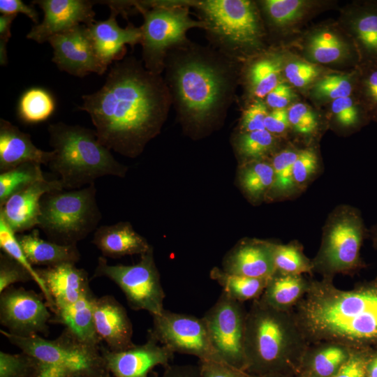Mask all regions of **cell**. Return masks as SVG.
<instances>
[{
  "mask_svg": "<svg viewBox=\"0 0 377 377\" xmlns=\"http://www.w3.org/2000/svg\"><path fill=\"white\" fill-rule=\"evenodd\" d=\"M298 150L286 148L277 151L271 162L274 170V182L266 199L281 200L290 199L300 192L293 178V164Z\"/></svg>",
  "mask_w": 377,
  "mask_h": 377,
  "instance_id": "32",
  "label": "cell"
},
{
  "mask_svg": "<svg viewBox=\"0 0 377 377\" xmlns=\"http://www.w3.org/2000/svg\"><path fill=\"white\" fill-rule=\"evenodd\" d=\"M82 100L79 109L89 114L99 142L128 156L159 132L172 106L163 76L133 57L114 61L103 86Z\"/></svg>",
  "mask_w": 377,
  "mask_h": 377,
  "instance_id": "1",
  "label": "cell"
},
{
  "mask_svg": "<svg viewBox=\"0 0 377 377\" xmlns=\"http://www.w3.org/2000/svg\"><path fill=\"white\" fill-rule=\"evenodd\" d=\"M33 5H27L21 0H0V13L2 15H16L22 13L38 24L39 15Z\"/></svg>",
  "mask_w": 377,
  "mask_h": 377,
  "instance_id": "54",
  "label": "cell"
},
{
  "mask_svg": "<svg viewBox=\"0 0 377 377\" xmlns=\"http://www.w3.org/2000/svg\"><path fill=\"white\" fill-rule=\"evenodd\" d=\"M287 110L290 126L296 133L309 136L316 132L318 121L316 114L307 105L295 103Z\"/></svg>",
  "mask_w": 377,
  "mask_h": 377,
  "instance_id": "46",
  "label": "cell"
},
{
  "mask_svg": "<svg viewBox=\"0 0 377 377\" xmlns=\"http://www.w3.org/2000/svg\"><path fill=\"white\" fill-rule=\"evenodd\" d=\"M240 186L253 201L266 199L274 182V170L271 161L265 158L244 163L239 175Z\"/></svg>",
  "mask_w": 377,
  "mask_h": 377,
  "instance_id": "33",
  "label": "cell"
},
{
  "mask_svg": "<svg viewBox=\"0 0 377 377\" xmlns=\"http://www.w3.org/2000/svg\"><path fill=\"white\" fill-rule=\"evenodd\" d=\"M64 190L60 179L41 180L12 195L0 207V219L16 234L38 226L40 200L50 192Z\"/></svg>",
  "mask_w": 377,
  "mask_h": 377,
  "instance_id": "18",
  "label": "cell"
},
{
  "mask_svg": "<svg viewBox=\"0 0 377 377\" xmlns=\"http://www.w3.org/2000/svg\"><path fill=\"white\" fill-rule=\"evenodd\" d=\"M202 377H249L244 371L232 367L223 362L199 360Z\"/></svg>",
  "mask_w": 377,
  "mask_h": 377,
  "instance_id": "51",
  "label": "cell"
},
{
  "mask_svg": "<svg viewBox=\"0 0 377 377\" xmlns=\"http://www.w3.org/2000/svg\"><path fill=\"white\" fill-rule=\"evenodd\" d=\"M73 376H74L73 373L66 368L38 361L32 377H72Z\"/></svg>",
  "mask_w": 377,
  "mask_h": 377,
  "instance_id": "56",
  "label": "cell"
},
{
  "mask_svg": "<svg viewBox=\"0 0 377 377\" xmlns=\"http://www.w3.org/2000/svg\"><path fill=\"white\" fill-rule=\"evenodd\" d=\"M276 243L257 239L240 242L226 256L225 272L253 278H271L275 273Z\"/></svg>",
  "mask_w": 377,
  "mask_h": 377,
  "instance_id": "21",
  "label": "cell"
},
{
  "mask_svg": "<svg viewBox=\"0 0 377 377\" xmlns=\"http://www.w3.org/2000/svg\"><path fill=\"white\" fill-rule=\"evenodd\" d=\"M367 232L359 209L348 205L337 206L323 228L320 246L311 260L313 272L333 279L337 274L363 267L360 249Z\"/></svg>",
  "mask_w": 377,
  "mask_h": 377,
  "instance_id": "9",
  "label": "cell"
},
{
  "mask_svg": "<svg viewBox=\"0 0 377 377\" xmlns=\"http://www.w3.org/2000/svg\"><path fill=\"white\" fill-rule=\"evenodd\" d=\"M102 276L119 287L133 310H145L152 316L163 311L165 293L152 248L141 255L138 263L131 265H109L105 257H99L93 277Z\"/></svg>",
  "mask_w": 377,
  "mask_h": 377,
  "instance_id": "11",
  "label": "cell"
},
{
  "mask_svg": "<svg viewBox=\"0 0 377 377\" xmlns=\"http://www.w3.org/2000/svg\"><path fill=\"white\" fill-rule=\"evenodd\" d=\"M161 377H202L199 364L168 365Z\"/></svg>",
  "mask_w": 377,
  "mask_h": 377,
  "instance_id": "57",
  "label": "cell"
},
{
  "mask_svg": "<svg viewBox=\"0 0 377 377\" xmlns=\"http://www.w3.org/2000/svg\"><path fill=\"white\" fill-rule=\"evenodd\" d=\"M320 73L317 66L311 63L296 60L283 66V73L287 80L294 87L302 88L314 81Z\"/></svg>",
  "mask_w": 377,
  "mask_h": 377,
  "instance_id": "48",
  "label": "cell"
},
{
  "mask_svg": "<svg viewBox=\"0 0 377 377\" xmlns=\"http://www.w3.org/2000/svg\"><path fill=\"white\" fill-rule=\"evenodd\" d=\"M38 361L23 352H0V377H32Z\"/></svg>",
  "mask_w": 377,
  "mask_h": 377,
  "instance_id": "44",
  "label": "cell"
},
{
  "mask_svg": "<svg viewBox=\"0 0 377 377\" xmlns=\"http://www.w3.org/2000/svg\"><path fill=\"white\" fill-rule=\"evenodd\" d=\"M36 163H25L0 174V207L14 193L45 179Z\"/></svg>",
  "mask_w": 377,
  "mask_h": 377,
  "instance_id": "37",
  "label": "cell"
},
{
  "mask_svg": "<svg viewBox=\"0 0 377 377\" xmlns=\"http://www.w3.org/2000/svg\"><path fill=\"white\" fill-rule=\"evenodd\" d=\"M370 237L374 247L377 249V223L371 227L370 230Z\"/></svg>",
  "mask_w": 377,
  "mask_h": 377,
  "instance_id": "59",
  "label": "cell"
},
{
  "mask_svg": "<svg viewBox=\"0 0 377 377\" xmlns=\"http://www.w3.org/2000/svg\"><path fill=\"white\" fill-rule=\"evenodd\" d=\"M36 271L54 301V312L58 309L75 302L91 290L88 273L83 269L77 268L75 264L64 263L38 268Z\"/></svg>",
  "mask_w": 377,
  "mask_h": 377,
  "instance_id": "23",
  "label": "cell"
},
{
  "mask_svg": "<svg viewBox=\"0 0 377 377\" xmlns=\"http://www.w3.org/2000/svg\"><path fill=\"white\" fill-rule=\"evenodd\" d=\"M263 100H254L244 109L239 124V132H252L264 130L265 119L269 113Z\"/></svg>",
  "mask_w": 377,
  "mask_h": 377,
  "instance_id": "49",
  "label": "cell"
},
{
  "mask_svg": "<svg viewBox=\"0 0 377 377\" xmlns=\"http://www.w3.org/2000/svg\"><path fill=\"white\" fill-rule=\"evenodd\" d=\"M193 8L211 47L239 62L264 52L265 29L258 5L249 0H169Z\"/></svg>",
  "mask_w": 377,
  "mask_h": 377,
  "instance_id": "5",
  "label": "cell"
},
{
  "mask_svg": "<svg viewBox=\"0 0 377 377\" xmlns=\"http://www.w3.org/2000/svg\"><path fill=\"white\" fill-rule=\"evenodd\" d=\"M55 106L54 98L48 91L41 87H31L21 95L17 115L25 123H39L53 114Z\"/></svg>",
  "mask_w": 377,
  "mask_h": 377,
  "instance_id": "36",
  "label": "cell"
},
{
  "mask_svg": "<svg viewBox=\"0 0 377 377\" xmlns=\"http://www.w3.org/2000/svg\"><path fill=\"white\" fill-rule=\"evenodd\" d=\"M352 350L331 342L310 344L302 357L299 377H332L348 359Z\"/></svg>",
  "mask_w": 377,
  "mask_h": 377,
  "instance_id": "29",
  "label": "cell"
},
{
  "mask_svg": "<svg viewBox=\"0 0 377 377\" xmlns=\"http://www.w3.org/2000/svg\"><path fill=\"white\" fill-rule=\"evenodd\" d=\"M240 64L210 45L190 40L172 47L163 77L180 121L196 130L222 121L235 97Z\"/></svg>",
  "mask_w": 377,
  "mask_h": 377,
  "instance_id": "2",
  "label": "cell"
},
{
  "mask_svg": "<svg viewBox=\"0 0 377 377\" xmlns=\"http://www.w3.org/2000/svg\"><path fill=\"white\" fill-rule=\"evenodd\" d=\"M44 13L41 23L32 27L27 38L43 43L53 36L80 25H89L95 20L94 1L88 0H36Z\"/></svg>",
  "mask_w": 377,
  "mask_h": 377,
  "instance_id": "16",
  "label": "cell"
},
{
  "mask_svg": "<svg viewBox=\"0 0 377 377\" xmlns=\"http://www.w3.org/2000/svg\"><path fill=\"white\" fill-rule=\"evenodd\" d=\"M52 61L61 71L77 77L91 73L103 74L108 69L96 53L87 26L80 24L52 36Z\"/></svg>",
  "mask_w": 377,
  "mask_h": 377,
  "instance_id": "15",
  "label": "cell"
},
{
  "mask_svg": "<svg viewBox=\"0 0 377 377\" xmlns=\"http://www.w3.org/2000/svg\"><path fill=\"white\" fill-rule=\"evenodd\" d=\"M274 265L276 273L303 274L313 272L312 261L304 255L302 244L297 241L275 244Z\"/></svg>",
  "mask_w": 377,
  "mask_h": 377,
  "instance_id": "40",
  "label": "cell"
},
{
  "mask_svg": "<svg viewBox=\"0 0 377 377\" xmlns=\"http://www.w3.org/2000/svg\"><path fill=\"white\" fill-rule=\"evenodd\" d=\"M53 151H43L33 143L30 135L22 132L8 121L0 119V172L25 163L47 165Z\"/></svg>",
  "mask_w": 377,
  "mask_h": 377,
  "instance_id": "24",
  "label": "cell"
},
{
  "mask_svg": "<svg viewBox=\"0 0 377 377\" xmlns=\"http://www.w3.org/2000/svg\"><path fill=\"white\" fill-rule=\"evenodd\" d=\"M13 345L37 360L66 368L74 375L111 377L99 347L84 344L66 330L56 339L40 335L19 337L1 330Z\"/></svg>",
  "mask_w": 377,
  "mask_h": 377,
  "instance_id": "10",
  "label": "cell"
},
{
  "mask_svg": "<svg viewBox=\"0 0 377 377\" xmlns=\"http://www.w3.org/2000/svg\"><path fill=\"white\" fill-rule=\"evenodd\" d=\"M311 280L302 274L275 273L259 298L281 311H290L307 292Z\"/></svg>",
  "mask_w": 377,
  "mask_h": 377,
  "instance_id": "30",
  "label": "cell"
},
{
  "mask_svg": "<svg viewBox=\"0 0 377 377\" xmlns=\"http://www.w3.org/2000/svg\"><path fill=\"white\" fill-rule=\"evenodd\" d=\"M49 307L33 290L10 286L0 293V322L19 337L46 334L51 323Z\"/></svg>",
  "mask_w": 377,
  "mask_h": 377,
  "instance_id": "14",
  "label": "cell"
},
{
  "mask_svg": "<svg viewBox=\"0 0 377 377\" xmlns=\"http://www.w3.org/2000/svg\"><path fill=\"white\" fill-rule=\"evenodd\" d=\"M47 131L53 148L47 165L60 176L64 189H80L107 175L125 176L127 168L99 142L95 130L58 122Z\"/></svg>",
  "mask_w": 377,
  "mask_h": 377,
  "instance_id": "6",
  "label": "cell"
},
{
  "mask_svg": "<svg viewBox=\"0 0 377 377\" xmlns=\"http://www.w3.org/2000/svg\"><path fill=\"white\" fill-rule=\"evenodd\" d=\"M34 281L31 273L5 253L0 254V293L16 283Z\"/></svg>",
  "mask_w": 377,
  "mask_h": 377,
  "instance_id": "47",
  "label": "cell"
},
{
  "mask_svg": "<svg viewBox=\"0 0 377 377\" xmlns=\"http://www.w3.org/2000/svg\"><path fill=\"white\" fill-rule=\"evenodd\" d=\"M292 311L309 345L377 350V277L350 290L337 288L331 278L311 280Z\"/></svg>",
  "mask_w": 377,
  "mask_h": 377,
  "instance_id": "3",
  "label": "cell"
},
{
  "mask_svg": "<svg viewBox=\"0 0 377 377\" xmlns=\"http://www.w3.org/2000/svg\"><path fill=\"white\" fill-rule=\"evenodd\" d=\"M246 61L241 68L240 81L249 103L263 100L282 82L283 57L277 52L264 51Z\"/></svg>",
  "mask_w": 377,
  "mask_h": 377,
  "instance_id": "22",
  "label": "cell"
},
{
  "mask_svg": "<svg viewBox=\"0 0 377 377\" xmlns=\"http://www.w3.org/2000/svg\"><path fill=\"white\" fill-rule=\"evenodd\" d=\"M95 296L91 290L75 302L56 310L52 322L65 326V329L79 341L99 347V339L95 328L93 303Z\"/></svg>",
  "mask_w": 377,
  "mask_h": 377,
  "instance_id": "27",
  "label": "cell"
},
{
  "mask_svg": "<svg viewBox=\"0 0 377 377\" xmlns=\"http://www.w3.org/2000/svg\"><path fill=\"white\" fill-rule=\"evenodd\" d=\"M138 11L144 22L141 28L142 61L149 71L162 74L168 51L189 40L188 30L204 29V23L193 20L190 9L174 5L168 0L137 1Z\"/></svg>",
  "mask_w": 377,
  "mask_h": 377,
  "instance_id": "8",
  "label": "cell"
},
{
  "mask_svg": "<svg viewBox=\"0 0 377 377\" xmlns=\"http://www.w3.org/2000/svg\"><path fill=\"white\" fill-rule=\"evenodd\" d=\"M374 352L352 350L348 359L332 377H367V367Z\"/></svg>",
  "mask_w": 377,
  "mask_h": 377,
  "instance_id": "50",
  "label": "cell"
},
{
  "mask_svg": "<svg viewBox=\"0 0 377 377\" xmlns=\"http://www.w3.org/2000/svg\"><path fill=\"white\" fill-rule=\"evenodd\" d=\"M305 51L311 61L319 64L337 63L353 55L359 58L354 45L329 29H318L310 34Z\"/></svg>",
  "mask_w": 377,
  "mask_h": 377,
  "instance_id": "31",
  "label": "cell"
},
{
  "mask_svg": "<svg viewBox=\"0 0 377 377\" xmlns=\"http://www.w3.org/2000/svg\"><path fill=\"white\" fill-rule=\"evenodd\" d=\"M276 145V137L266 129L238 132L235 140L237 153L244 163L265 158L274 151Z\"/></svg>",
  "mask_w": 377,
  "mask_h": 377,
  "instance_id": "38",
  "label": "cell"
},
{
  "mask_svg": "<svg viewBox=\"0 0 377 377\" xmlns=\"http://www.w3.org/2000/svg\"><path fill=\"white\" fill-rule=\"evenodd\" d=\"M308 343L292 310L276 309L259 297L247 311L244 350L245 372L297 375Z\"/></svg>",
  "mask_w": 377,
  "mask_h": 377,
  "instance_id": "4",
  "label": "cell"
},
{
  "mask_svg": "<svg viewBox=\"0 0 377 377\" xmlns=\"http://www.w3.org/2000/svg\"><path fill=\"white\" fill-rule=\"evenodd\" d=\"M257 3L269 25L277 29L297 23L313 5V2L304 0H264Z\"/></svg>",
  "mask_w": 377,
  "mask_h": 377,
  "instance_id": "35",
  "label": "cell"
},
{
  "mask_svg": "<svg viewBox=\"0 0 377 377\" xmlns=\"http://www.w3.org/2000/svg\"><path fill=\"white\" fill-rule=\"evenodd\" d=\"M358 73L355 72L325 76L314 84L313 94L317 98L332 101L350 96L357 88Z\"/></svg>",
  "mask_w": 377,
  "mask_h": 377,
  "instance_id": "41",
  "label": "cell"
},
{
  "mask_svg": "<svg viewBox=\"0 0 377 377\" xmlns=\"http://www.w3.org/2000/svg\"><path fill=\"white\" fill-rule=\"evenodd\" d=\"M72 377H90V376H82V375H74Z\"/></svg>",
  "mask_w": 377,
  "mask_h": 377,
  "instance_id": "61",
  "label": "cell"
},
{
  "mask_svg": "<svg viewBox=\"0 0 377 377\" xmlns=\"http://www.w3.org/2000/svg\"><path fill=\"white\" fill-rule=\"evenodd\" d=\"M246 314L242 302L223 291L216 302L202 317L219 359L244 371V339Z\"/></svg>",
  "mask_w": 377,
  "mask_h": 377,
  "instance_id": "12",
  "label": "cell"
},
{
  "mask_svg": "<svg viewBox=\"0 0 377 377\" xmlns=\"http://www.w3.org/2000/svg\"><path fill=\"white\" fill-rule=\"evenodd\" d=\"M331 111L338 124L346 128H357L370 119L359 98L353 96L332 101Z\"/></svg>",
  "mask_w": 377,
  "mask_h": 377,
  "instance_id": "42",
  "label": "cell"
},
{
  "mask_svg": "<svg viewBox=\"0 0 377 377\" xmlns=\"http://www.w3.org/2000/svg\"><path fill=\"white\" fill-rule=\"evenodd\" d=\"M249 377H299V376L297 375L271 374H267V375L259 376H249Z\"/></svg>",
  "mask_w": 377,
  "mask_h": 377,
  "instance_id": "60",
  "label": "cell"
},
{
  "mask_svg": "<svg viewBox=\"0 0 377 377\" xmlns=\"http://www.w3.org/2000/svg\"><path fill=\"white\" fill-rule=\"evenodd\" d=\"M347 25L360 65L377 66V1L353 7L348 13Z\"/></svg>",
  "mask_w": 377,
  "mask_h": 377,
  "instance_id": "25",
  "label": "cell"
},
{
  "mask_svg": "<svg viewBox=\"0 0 377 377\" xmlns=\"http://www.w3.org/2000/svg\"><path fill=\"white\" fill-rule=\"evenodd\" d=\"M294 98L291 87L282 82L267 94L265 103L267 108L272 110L286 109Z\"/></svg>",
  "mask_w": 377,
  "mask_h": 377,
  "instance_id": "52",
  "label": "cell"
},
{
  "mask_svg": "<svg viewBox=\"0 0 377 377\" xmlns=\"http://www.w3.org/2000/svg\"><path fill=\"white\" fill-rule=\"evenodd\" d=\"M0 247L3 253L17 260L31 273L34 281L40 289L49 309L54 312V303L45 283L25 256L16 234L1 219H0Z\"/></svg>",
  "mask_w": 377,
  "mask_h": 377,
  "instance_id": "39",
  "label": "cell"
},
{
  "mask_svg": "<svg viewBox=\"0 0 377 377\" xmlns=\"http://www.w3.org/2000/svg\"><path fill=\"white\" fill-rule=\"evenodd\" d=\"M357 89L359 99L370 119L377 121V66H361Z\"/></svg>",
  "mask_w": 377,
  "mask_h": 377,
  "instance_id": "43",
  "label": "cell"
},
{
  "mask_svg": "<svg viewBox=\"0 0 377 377\" xmlns=\"http://www.w3.org/2000/svg\"><path fill=\"white\" fill-rule=\"evenodd\" d=\"M152 316L153 327L149 333L173 353L194 355L199 360L221 361L212 347L202 318L165 309Z\"/></svg>",
  "mask_w": 377,
  "mask_h": 377,
  "instance_id": "13",
  "label": "cell"
},
{
  "mask_svg": "<svg viewBox=\"0 0 377 377\" xmlns=\"http://www.w3.org/2000/svg\"><path fill=\"white\" fill-rule=\"evenodd\" d=\"M118 14L116 9L110 8V15L107 20H95L87 25L97 57L107 68L123 59L126 45L134 47L141 42L140 27L128 24L125 28L120 27L117 21Z\"/></svg>",
  "mask_w": 377,
  "mask_h": 377,
  "instance_id": "19",
  "label": "cell"
},
{
  "mask_svg": "<svg viewBox=\"0 0 377 377\" xmlns=\"http://www.w3.org/2000/svg\"><path fill=\"white\" fill-rule=\"evenodd\" d=\"M94 184L68 191H55L40 200L38 227L47 240L72 245L95 232L102 219Z\"/></svg>",
  "mask_w": 377,
  "mask_h": 377,
  "instance_id": "7",
  "label": "cell"
},
{
  "mask_svg": "<svg viewBox=\"0 0 377 377\" xmlns=\"http://www.w3.org/2000/svg\"><path fill=\"white\" fill-rule=\"evenodd\" d=\"M91 242L103 257L120 258L147 253L151 247L128 222H118L98 227Z\"/></svg>",
  "mask_w": 377,
  "mask_h": 377,
  "instance_id": "26",
  "label": "cell"
},
{
  "mask_svg": "<svg viewBox=\"0 0 377 377\" xmlns=\"http://www.w3.org/2000/svg\"><path fill=\"white\" fill-rule=\"evenodd\" d=\"M93 312L96 333L108 349L121 351L135 345L132 323L124 307L114 297H95Z\"/></svg>",
  "mask_w": 377,
  "mask_h": 377,
  "instance_id": "20",
  "label": "cell"
},
{
  "mask_svg": "<svg viewBox=\"0 0 377 377\" xmlns=\"http://www.w3.org/2000/svg\"><path fill=\"white\" fill-rule=\"evenodd\" d=\"M210 276L223 288V292L242 303L249 300H254L258 298L272 278H253L237 275L217 267L212 270Z\"/></svg>",
  "mask_w": 377,
  "mask_h": 377,
  "instance_id": "34",
  "label": "cell"
},
{
  "mask_svg": "<svg viewBox=\"0 0 377 377\" xmlns=\"http://www.w3.org/2000/svg\"><path fill=\"white\" fill-rule=\"evenodd\" d=\"M27 259L32 265L56 266L75 264L80 259L77 244L61 245L40 238L36 229L28 234L17 235Z\"/></svg>",
  "mask_w": 377,
  "mask_h": 377,
  "instance_id": "28",
  "label": "cell"
},
{
  "mask_svg": "<svg viewBox=\"0 0 377 377\" xmlns=\"http://www.w3.org/2000/svg\"><path fill=\"white\" fill-rule=\"evenodd\" d=\"M367 377H377V350L373 353L368 362Z\"/></svg>",
  "mask_w": 377,
  "mask_h": 377,
  "instance_id": "58",
  "label": "cell"
},
{
  "mask_svg": "<svg viewBox=\"0 0 377 377\" xmlns=\"http://www.w3.org/2000/svg\"><path fill=\"white\" fill-rule=\"evenodd\" d=\"M293 178L299 191L305 189L319 171V160L312 148L298 150L293 168Z\"/></svg>",
  "mask_w": 377,
  "mask_h": 377,
  "instance_id": "45",
  "label": "cell"
},
{
  "mask_svg": "<svg viewBox=\"0 0 377 377\" xmlns=\"http://www.w3.org/2000/svg\"><path fill=\"white\" fill-rule=\"evenodd\" d=\"M101 351L107 369L114 377H148L155 367L168 366L174 354L150 333L142 345H134L121 351L102 347Z\"/></svg>",
  "mask_w": 377,
  "mask_h": 377,
  "instance_id": "17",
  "label": "cell"
},
{
  "mask_svg": "<svg viewBox=\"0 0 377 377\" xmlns=\"http://www.w3.org/2000/svg\"><path fill=\"white\" fill-rule=\"evenodd\" d=\"M290 127L286 108L272 110L265 119V128L276 137L284 135Z\"/></svg>",
  "mask_w": 377,
  "mask_h": 377,
  "instance_id": "53",
  "label": "cell"
},
{
  "mask_svg": "<svg viewBox=\"0 0 377 377\" xmlns=\"http://www.w3.org/2000/svg\"><path fill=\"white\" fill-rule=\"evenodd\" d=\"M16 15H0V64H8L7 44L11 36L10 27Z\"/></svg>",
  "mask_w": 377,
  "mask_h": 377,
  "instance_id": "55",
  "label": "cell"
}]
</instances>
